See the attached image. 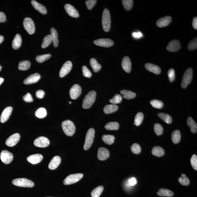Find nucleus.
Segmentation results:
<instances>
[{
	"mask_svg": "<svg viewBox=\"0 0 197 197\" xmlns=\"http://www.w3.org/2000/svg\"><path fill=\"white\" fill-rule=\"evenodd\" d=\"M64 8L66 12L71 17L74 18H78L79 17V13L77 9L71 5L66 4L64 6Z\"/></svg>",
	"mask_w": 197,
	"mask_h": 197,
	"instance_id": "obj_18",
	"label": "nucleus"
},
{
	"mask_svg": "<svg viewBox=\"0 0 197 197\" xmlns=\"http://www.w3.org/2000/svg\"><path fill=\"white\" fill-rule=\"evenodd\" d=\"M122 66L125 72L130 73L131 72V63L128 57L125 56L123 58L122 62Z\"/></svg>",
	"mask_w": 197,
	"mask_h": 197,
	"instance_id": "obj_21",
	"label": "nucleus"
},
{
	"mask_svg": "<svg viewBox=\"0 0 197 197\" xmlns=\"http://www.w3.org/2000/svg\"><path fill=\"white\" fill-rule=\"evenodd\" d=\"M96 45L104 47H110L114 45V41L108 39H96L93 41Z\"/></svg>",
	"mask_w": 197,
	"mask_h": 197,
	"instance_id": "obj_11",
	"label": "nucleus"
},
{
	"mask_svg": "<svg viewBox=\"0 0 197 197\" xmlns=\"http://www.w3.org/2000/svg\"><path fill=\"white\" fill-rule=\"evenodd\" d=\"M6 20L5 14L4 12H0V23H4Z\"/></svg>",
	"mask_w": 197,
	"mask_h": 197,
	"instance_id": "obj_58",
	"label": "nucleus"
},
{
	"mask_svg": "<svg viewBox=\"0 0 197 197\" xmlns=\"http://www.w3.org/2000/svg\"><path fill=\"white\" fill-rule=\"evenodd\" d=\"M168 74L170 82H172L174 81L175 77L174 69L173 68L169 69L168 71Z\"/></svg>",
	"mask_w": 197,
	"mask_h": 197,
	"instance_id": "obj_54",
	"label": "nucleus"
},
{
	"mask_svg": "<svg viewBox=\"0 0 197 197\" xmlns=\"http://www.w3.org/2000/svg\"><path fill=\"white\" fill-rule=\"evenodd\" d=\"M90 64L95 72H99L101 69V65L98 63V61L94 58L90 59Z\"/></svg>",
	"mask_w": 197,
	"mask_h": 197,
	"instance_id": "obj_34",
	"label": "nucleus"
},
{
	"mask_svg": "<svg viewBox=\"0 0 197 197\" xmlns=\"http://www.w3.org/2000/svg\"><path fill=\"white\" fill-rule=\"evenodd\" d=\"M154 131L158 136H160L163 134V126L159 123L155 124L154 125Z\"/></svg>",
	"mask_w": 197,
	"mask_h": 197,
	"instance_id": "obj_47",
	"label": "nucleus"
},
{
	"mask_svg": "<svg viewBox=\"0 0 197 197\" xmlns=\"http://www.w3.org/2000/svg\"><path fill=\"white\" fill-rule=\"evenodd\" d=\"M31 4L34 8L39 11L40 13L45 15L47 13V9L42 4H41L37 1H31Z\"/></svg>",
	"mask_w": 197,
	"mask_h": 197,
	"instance_id": "obj_24",
	"label": "nucleus"
},
{
	"mask_svg": "<svg viewBox=\"0 0 197 197\" xmlns=\"http://www.w3.org/2000/svg\"><path fill=\"white\" fill-rule=\"evenodd\" d=\"M171 22V18L167 16L159 19L157 20L156 25L160 28L166 27L168 26Z\"/></svg>",
	"mask_w": 197,
	"mask_h": 197,
	"instance_id": "obj_20",
	"label": "nucleus"
},
{
	"mask_svg": "<svg viewBox=\"0 0 197 197\" xmlns=\"http://www.w3.org/2000/svg\"><path fill=\"white\" fill-rule=\"evenodd\" d=\"M128 186H133L137 183V181L135 177H131L128 179L127 181Z\"/></svg>",
	"mask_w": 197,
	"mask_h": 197,
	"instance_id": "obj_55",
	"label": "nucleus"
},
{
	"mask_svg": "<svg viewBox=\"0 0 197 197\" xmlns=\"http://www.w3.org/2000/svg\"><path fill=\"white\" fill-rule=\"evenodd\" d=\"M43 158V157L41 154H37L33 155L27 158V160L33 164H37L40 163Z\"/></svg>",
	"mask_w": 197,
	"mask_h": 197,
	"instance_id": "obj_22",
	"label": "nucleus"
},
{
	"mask_svg": "<svg viewBox=\"0 0 197 197\" xmlns=\"http://www.w3.org/2000/svg\"><path fill=\"white\" fill-rule=\"evenodd\" d=\"M31 63L28 60L20 61L18 64V69L20 71H26L31 67Z\"/></svg>",
	"mask_w": 197,
	"mask_h": 197,
	"instance_id": "obj_32",
	"label": "nucleus"
},
{
	"mask_svg": "<svg viewBox=\"0 0 197 197\" xmlns=\"http://www.w3.org/2000/svg\"><path fill=\"white\" fill-rule=\"evenodd\" d=\"M36 116L38 118H44L47 115V112L45 108L41 107L38 109L35 112Z\"/></svg>",
	"mask_w": 197,
	"mask_h": 197,
	"instance_id": "obj_37",
	"label": "nucleus"
},
{
	"mask_svg": "<svg viewBox=\"0 0 197 197\" xmlns=\"http://www.w3.org/2000/svg\"><path fill=\"white\" fill-rule=\"evenodd\" d=\"M1 65H0V71H1Z\"/></svg>",
	"mask_w": 197,
	"mask_h": 197,
	"instance_id": "obj_63",
	"label": "nucleus"
},
{
	"mask_svg": "<svg viewBox=\"0 0 197 197\" xmlns=\"http://www.w3.org/2000/svg\"><path fill=\"white\" fill-rule=\"evenodd\" d=\"M122 3L125 10L129 11L133 7V1L132 0H123Z\"/></svg>",
	"mask_w": 197,
	"mask_h": 197,
	"instance_id": "obj_45",
	"label": "nucleus"
},
{
	"mask_svg": "<svg viewBox=\"0 0 197 197\" xmlns=\"http://www.w3.org/2000/svg\"><path fill=\"white\" fill-rule=\"evenodd\" d=\"M131 150L133 153L135 154H139L141 152V147L139 144L135 143L131 147Z\"/></svg>",
	"mask_w": 197,
	"mask_h": 197,
	"instance_id": "obj_50",
	"label": "nucleus"
},
{
	"mask_svg": "<svg viewBox=\"0 0 197 197\" xmlns=\"http://www.w3.org/2000/svg\"><path fill=\"white\" fill-rule=\"evenodd\" d=\"M193 26L195 30H197V18L196 17H195L194 18H193Z\"/></svg>",
	"mask_w": 197,
	"mask_h": 197,
	"instance_id": "obj_60",
	"label": "nucleus"
},
{
	"mask_svg": "<svg viewBox=\"0 0 197 197\" xmlns=\"http://www.w3.org/2000/svg\"><path fill=\"white\" fill-rule=\"evenodd\" d=\"M21 36L19 34H17L14 37L12 42V47L15 50L18 49L21 46L22 44Z\"/></svg>",
	"mask_w": 197,
	"mask_h": 197,
	"instance_id": "obj_26",
	"label": "nucleus"
},
{
	"mask_svg": "<svg viewBox=\"0 0 197 197\" xmlns=\"http://www.w3.org/2000/svg\"><path fill=\"white\" fill-rule=\"evenodd\" d=\"M83 75L85 77L90 78L92 76V73L86 66H83L82 67Z\"/></svg>",
	"mask_w": 197,
	"mask_h": 197,
	"instance_id": "obj_52",
	"label": "nucleus"
},
{
	"mask_svg": "<svg viewBox=\"0 0 197 197\" xmlns=\"http://www.w3.org/2000/svg\"><path fill=\"white\" fill-rule=\"evenodd\" d=\"M72 67V64L71 61H66L63 65L60 71L59 76L63 77L71 71Z\"/></svg>",
	"mask_w": 197,
	"mask_h": 197,
	"instance_id": "obj_13",
	"label": "nucleus"
},
{
	"mask_svg": "<svg viewBox=\"0 0 197 197\" xmlns=\"http://www.w3.org/2000/svg\"><path fill=\"white\" fill-rule=\"evenodd\" d=\"M95 134V131L93 128H90L87 131L84 145V149L85 150H88L91 147L94 139Z\"/></svg>",
	"mask_w": 197,
	"mask_h": 197,
	"instance_id": "obj_5",
	"label": "nucleus"
},
{
	"mask_svg": "<svg viewBox=\"0 0 197 197\" xmlns=\"http://www.w3.org/2000/svg\"><path fill=\"white\" fill-rule=\"evenodd\" d=\"M120 93L123 95V98L127 99H130L136 97V93L130 90H125L120 91Z\"/></svg>",
	"mask_w": 197,
	"mask_h": 197,
	"instance_id": "obj_31",
	"label": "nucleus"
},
{
	"mask_svg": "<svg viewBox=\"0 0 197 197\" xmlns=\"http://www.w3.org/2000/svg\"><path fill=\"white\" fill-rule=\"evenodd\" d=\"M158 115L161 120L168 124H171L172 122V117L169 114L164 113H160L158 114Z\"/></svg>",
	"mask_w": 197,
	"mask_h": 197,
	"instance_id": "obj_38",
	"label": "nucleus"
},
{
	"mask_svg": "<svg viewBox=\"0 0 197 197\" xmlns=\"http://www.w3.org/2000/svg\"><path fill=\"white\" fill-rule=\"evenodd\" d=\"M152 155L157 157H160L163 156L165 154L164 149L160 147H155L152 150Z\"/></svg>",
	"mask_w": 197,
	"mask_h": 197,
	"instance_id": "obj_35",
	"label": "nucleus"
},
{
	"mask_svg": "<svg viewBox=\"0 0 197 197\" xmlns=\"http://www.w3.org/2000/svg\"><path fill=\"white\" fill-rule=\"evenodd\" d=\"M118 109V106L116 104H108L105 106L103 111L106 114H109L116 112Z\"/></svg>",
	"mask_w": 197,
	"mask_h": 197,
	"instance_id": "obj_27",
	"label": "nucleus"
},
{
	"mask_svg": "<svg viewBox=\"0 0 197 197\" xmlns=\"http://www.w3.org/2000/svg\"><path fill=\"white\" fill-rule=\"evenodd\" d=\"M122 100V96L119 94H116L112 99L109 100V102L113 104H119L121 102Z\"/></svg>",
	"mask_w": 197,
	"mask_h": 197,
	"instance_id": "obj_48",
	"label": "nucleus"
},
{
	"mask_svg": "<svg viewBox=\"0 0 197 197\" xmlns=\"http://www.w3.org/2000/svg\"><path fill=\"white\" fill-rule=\"evenodd\" d=\"M193 77V70L188 68L185 71L182 77L181 86L183 88H187V86L191 82Z\"/></svg>",
	"mask_w": 197,
	"mask_h": 197,
	"instance_id": "obj_6",
	"label": "nucleus"
},
{
	"mask_svg": "<svg viewBox=\"0 0 197 197\" xmlns=\"http://www.w3.org/2000/svg\"><path fill=\"white\" fill-rule=\"evenodd\" d=\"M178 181L179 183L182 185L187 186L190 184V180L184 174H182V177L179 178Z\"/></svg>",
	"mask_w": 197,
	"mask_h": 197,
	"instance_id": "obj_46",
	"label": "nucleus"
},
{
	"mask_svg": "<svg viewBox=\"0 0 197 197\" xmlns=\"http://www.w3.org/2000/svg\"><path fill=\"white\" fill-rule=\"evenodd\" d=\"M69 104H71V103H72V102H71V101H69Z\"/></svg>",
	"mask_w": 197,
	"mask_h": 197,
	"instance_id": "obj_64",
	"label": "nucleus"
},
{
	"mask_svg": "<svg viewBox=\"0 0 197 197\" xmlns=\"http://www.w3.org/2000/svg\"><path fill=\"white\" fill-rule=\"evenodd\" d=\"M34 144L36 147H45L49 145L50 141L47 138L44 136H40L35 140Z\"/></svg>",
	"mask_w": 197,
	"mask_h": 197,
	"instance_id": "obj_12",
	"label": "nucleus"
},
{
	"mask_svg": "<svg viewBox=\"0 0 197 197\" xmlns=\"http://www.w3.org/2000/svg\"><path fill=\"white\" fill-rule=\"evenodd\" d=\"M12 108L11 106L6 107L1 114L0 121L1 123H4L7 121L12 114Z\"/></svg>",
	"mask_w": 197,
	"mask_h": 197,
	"instance_id": "obj_19",
	"label": "nucleus"
},
{
	"mask_svg": "<svg viewBox=\"0 0 197 197\" xmlns=\"http://www.w3.org/2000/svg\"><path fill=\"white\" fill-rule=\"evenodd\" d=\"M0 157L1 161L6 164L10 163L13 159V155L12 153L6 150L1 152Z\"/></svg>",
	"mask_w": 197,
	"mask_h": 197,
	"instance_id": "obj_9",
	"label": "nucleus"
},
{
	"mask_svg": "<svg viewBox=\"0 0 197 197\" xmlns=\"http://www.w3.org/2000/svg\"><path fill=\"white\" fill-rule=\"evenodd\" d=\"M4 40V37L0 35V44Z\"/></svg>",
	"mask_w": 197,
	"mask_h": 197,
	"instance_id": "obj_61",
	"label": "nucleus"
},
{
	"mask_svg": "<svg viewBox=\"0 0 197 197\" xmlns=\"http://www.w3.org/2000/svg\"><path fill=\"white\" fill-rule=\"evenodd\" d=\"M97 2L96 0H87L85 1V4L86 5L87 9L90 10L96 4Z\"/></svg>",
	"mask_w": 197,
	"mask_h": 197,
	"instance_id": "obj_53",
	"label": "nucleus"
},
{
	"mask_svg": "<svg viewBox=\"0 0 197 197\" xmlns=\"http://www.w3.org/2000/svg\"><path fill=\"white\" fill-rule=\"evenodd\" d=\"M98 158L101 161L107 160L109 156V151L106 148L100 147L98 150Z\"/></svg>",
	"mask_w": 197,
	"mask_h": 197,
	"instance_id": "obj_16",
	"label": "nucleus"
},
{
	"mask_svg": "<svg viewBox=\"0 0 197 197\" xmlns=\"http://www.w3.org/2000/svg\"><path fill=\"white\" fill-rule=\"evenodd\" d=\"M144 66L147 71L155 74H159L161 72V68L157 65L151 63H147Z\"/></svg>",
	"mask_w": 197,
	"mask_h": 197,
	"instance_id": "obj_23",
	"label": "nucleus"
},
{
	"mask_svg": "<svg viewBox=\"0 0 197 197\" xmlns=\"http://www.w3.org/2000/svg\"><path fill=\"white\" fill-rule=\"evenodd\" d=\"M111 15L109 9H105L103 10L102 15V25L103 30L109 31L111 28Z\"/></svg>",
	"mask_w": 197,
	"mask_h": 197,
	"instance_id": "obj_3",
	"label": "nucleus"
},
{
	"mask_svg": "<svg viewBox=\"0 0 197 197\" xmlns=\"http://www.w3.org/2000/svg\"><path fill=\"white\" fill-rule=\"evenodd\" d=\"M197 48V38L192 39L188 44V49L190 50H195Z\"/></svg>",
	"mask_w": 197,
	"mask_h": 197,
	"instance_id": "obj_49",
	"label": "nucleus"
},
{
	"mask_svg": "<svg viewBox=\"0 0 197 197\" xmlns=\"http://www.w3.org/2000/svg\"><path fill=\"white\" fill-rule=\"evenodd\" d=\"M157 194L158 196L163 197H172L174 195V193L171 190L164 188L160 189Z\"/></svg>",
	"mask_w": 197,
	"mask_h": 197,
	"instance_id": "obj_30",
	"label": "nucleus"
},
{
	"mask_svg": "<svg viewBox=\"0 0 197 197\" xmlns=\"http://www.w3.org/2000/svg\"><path fill=\"white\" fill-rule=\"evenodd\" d=\"M104 187L103 186H99L96 187L91 192L92 197H99L100 195L102 193Z\"/></svg>",
	"mask_w": 197,
	"mask_h": 197,
	"instance_id": "obj_39",
	"label": "nucleus"
},
{
	"mask_svg": "<svg viewBox=\"0 0 197 197\" xmlns=\"http://www.w3.org/2000/svg\"><path fill=\"white\" fill-rule=\"evenodd\" d=\"M4 82V78H3L2 77H0V85H1V84H2L3 82Z\"/></svg>",
	"mask_w": 197,
	"mask_h": 197,
	"instance_id": "obj_62",
	"label": "nucleus"
},
{
	"mask_svg": "<svg viewBox=\"0 0 197 197\" xmlns=\"http://www.w3.org/2000/svg\"><path fill=\"white\" fill-rule=\"evenodd\" d=\"M83 174H71L67 176L63 181V184L65 185H71L76 183L83 177Z\"/></svg>",
	"mask_w": 197,
	"mask_h": 197,
	"instance_id": "obj_8",
	"label": "nucleus"
},
{
	"mask_svg": "<svg viewBox=\"0 0 197 197\" xmlns=\"http://www.w3.org/2000/svg\"><path fill=\"white\" fill-rule=\"evenodd\" d=\"M23 98L24 101L27 102H31L33 101L32 96L29 93H27L26 95H24Z\"/></svg>",
	"mask_w": 197,
	"mask_h": 197,
	"instance_id": "obj_56",
	"label": "nucleus"
},
{
	"mask_svg": "<svg viewBox=\"0 0 197 197\" xmlns=\"http://www.w3.org/2000/svg\"><path fill=\"white\" fill-rule=\"evenodd\" d=\"M190 163L192 166L195 170H197V156L196 155H193L190 160Z\"/></svg>",
	"mask_w": 197,
	"mask_h": 197,
	"instance_id": "obj_51",
	"label": "nucleus"
},
{
	"mask_svg": "<svg viewBox=\"0 0 197 197\" xmlns=\"http://www.w3.org/2000/svg\"><path fill=\"white\" fill-rule=\"evenodd\" d=\"M20 139V134L18 133H15L8 138L6 141V144L9 147H14L18 143Z\"/></svg>",
	"mask_w": 197,
	"mask_h": 197,
	"instance_id": "obj_14",
	"label": "nucleus"
},
{
	"mask_svg": "<svg viewBox=\"0 0 197 197\" xmlns=\"http://www.w3.org/2000/svg\"><path fill=\"white\" fill-rule=\"evenodd\" d=\"M45 92L42 90H39L36 91V97L39 99H42L45 95Z\"/></svg>",
	"mask_w": 197,
	"mask_h": 197,
	"instance_id": "obj_57",
	"label": "nucleus"
},
{
	"mask_svg": "<svg viewBox=\"0 0 197 197\" xmlns=\"http://www.w3.org/2000/svg\"><path fill=\"white\" fill-rule=\"evenodd\" d=\"M171 140L174 143L177 144L180 141L181 135L180 131L179 130H176L173 132L171 134Z\"/></svg>",
	"mask_w": 197,
	"mask_h": 197,
	"instance_id": "obj_33",
	"label": "nucleus"
},
{
	"mask_svg": "<svg viewBox=\"0 0 197 197\" xmlns=\"http://www.w3.org/2000/svg\"><path fill=\"white\" fill-rule=\"evenodd\" d=\"M12 183L17 186L27 188H31L34 185V184L32 181L23 178L13 179L12 181Z\"/></svg>",
	"mask_w": 197,
	"mask_h": 197,
	"instance_id": "obj_4",
	"label": "nucleus"
},
{
	"mask_svg": "<svg viewBox=\"0 0 197 197\" xmlns=\"http://www.w3.org/2000/svg\"><path fill=\"white\" fill-rule=\"evenodd\" d=\"M144 114L142 112H138L135 117L134 124L136 126H139L140 125L144 120Z\"/></svg>",
	"mask_w": 197,
	"mask_h": 197,
	"instance_id": "obj_40",
	"label": "nucleus"
},
{
	"mask_svg": "<svg viewBox=\"0 0 197 197\" xmlns=\"http://www.w3.org/2000/svg\"><path fill=\"white\" fill-rule=\"evenodd\" d=\"M96 92L93 90L88 93L84 98L82 102V108L84 109H89L93 105L96 99Z\"/></svg>",
	"mask_w": 197,
	"mask_h": 197,
	"instance_id": "obj_1",
	"label": "nucleus"
},
{
	"mask_svg": "<svg viewBox=\"0 0 197 197\" xmlns=\"http://www.w3.org/2000/svg\"><path fill=\"white\" fill-rule=\"evenodd\" d=\"M51 57L50 54H45V55H37L36 57V60L38 63H41L48 60Z\"/></svg>",
	"mask_w": 197,
	"mask_h": 197,
	"instance_id": "obj_43",
	"label": "nucleus"
},
{
	"mask_svg": "<svg viewBox=\"0 0 197 197\" xmlns=\"http://www.w3.org/2000/svg\"><path fill=\"white\" fill-rule=\"evenodd\" d=\"M82 93V88L80 85L75 84L71 87L69 93L71 98L72 99H76L80 96Z\"/></svg>",
	"mask_w": 197,
	"mask_h": 197,
	"instance_id": "obj_10",
	"label": "nucleus"
},
{
	"mask_svg": "<svg viewBox=\"0 0 197 197\" xmlns=\"http://www.w3.org/2000/svg\"><path fill=\"white\" fill-rule=\"evenodd\" d=\"M105 128L107 130H116L119 129V124L116 122H109L105 125Z\"/></svg>",
	"mask_w": 197,
	"mask_h": 197,
	"instance_id": "obj_42",
	"label": "nucleus"
},
{
	"mask_svg": "<svg viewBox=\"0 0 197 197\" xmlns=\"http://www.w3.org/2000/svg\"><path fill=\"white\" fill-rule=\"evenodd\" d=\"M62 127L65 134L68 136H72L75 132V125L69 120H65L62 123Z\"/></svg>",
	"mask_w": 197,
	"mask_h": 197,
	"instance_id": "obj_2",
	"label": "nucleus"
},
{
	"mask_svg": "<svg viewBox=\"0 0 197 197\" xmlns=\"http://www.w3.org/2000/svg\"><path fill=\"white\" fill-rule=\"evenodd\" d=\"M61 162V158L59 156H55L53 157L49 163V169L51 170L56 169L59 166Z\"/></svg>",
	"mask_w": 197,
	"mask_h": 197,
	"instance_id": "obj_25",
	"label": "nucleus"
},
{
	"mask_svg": "<svg viewBox=\"0 0 197 197\" xmlns=\"http://www.w3.org/2000/svg\"><path fill=\"white\" fill-rule=\"evenodd\" d=\"M50 33L54 47H56L58 46L59 42L58 33L55 28H52L50 29Z\"/></svg>",
	"mask_w": 197,
	"mask_h": 197,
	"instance_id": "obj_28",
	"label": "nucleus"
},
{
	"mask_svg": "<svg viewBox=\"0 0 197 197\" xmlns=\"http://www.w3.org/2000/svg\"><path fill=\"white\" fill-rule=\"evenodd\" d=\"M133 36L136 39H139L143 36V35L140 32H134L133 33Z\"/></svg>",
	"mask_w": 197,
	"mask_h": 197,
	"instance_id": "obj_59",
	"label": "nucleus"
},
{
	"mask_svg": "<svg viewBox=\"0 0 197 197\" xmlns=\"http://www.w3.org/2000/svg\"><path fill=\"white\" fill-rule=\"evenodd\" d=\"M23 25L25 29L29 34H34L35 31L34 23L31 18L26 17L24 20Z\"/></svg>",
	"mask_w": 197,
	"mask_h": 197,
	"instance_id": "obj_7",
	"label": "nucleus"
},
{
	"mask_svg": "<svg viewBox=\"0 0 197 197\" xmlns=\"http://www.w3.org/2000/svg\"><path fill=\"white\" fill-rule=\"evenodd\" d=\"M187 124L190 127V131L193 133H196L197 131V123L191 117H189L187 120Z\"/></svg>",
	"mask_w": 197,
	"mask_h": 197,
	"instance_id": "obj_29",
	"label": "nucleus"
},
{
	"mask_svg": "<svg viewBox=\"0 0 197 197\" xmlns=\"http://www.w3.org/2000/svg\"><path fill=\"white\" fill-rule=\"evenodd\" d=\"M52 42V38L51 35L50 34L44 37L41 47L43 49L45 48L48 47Z\"/></svg>",
	"mask_w": 197,
	"mask_h": 197,
	"instance_id": "obj_41",
	"label": "nucleus"
},
{
	"mask_svg": "<svg viewBox=\"0 0 197 197\" xmlns=\"http://www.w3.org/2000/svg\"><path fill=\"white\" fill-rule=\"evenodd\" d=\"M181 47V44L179 41L177 39H174L169 42L166 47V49L168 51L175 52L179 50Z\"/></svg>",
	"mask_w": 197,
	"mask_h": 197,
	"instance_id": "obj_15",
	"label": "nucleus"
},
{
	"mask_svg": "<svg viewBox=\"0 0 197 197\" xmlns=\"http://www.w3.org/2000/svg\"><path fill=\"white\" fill-rule=\"evenodd\" d=\"M102 139L105 143L111 145L114 142L115 137L112 135H104L102 136Z\"/></svg>",
	"mask_w": 197,
	"mask_h": 197,
	"instance_id": "obj_36",
	"label": "nucleus"
},
{
	"mask_svg": "<svg viewBox=\"0 0 197 197\" xmlns=\"http://www.w3.org/2000/svg\"><path fill=\"white\" fill-rule=\"evenodd\" d=\"M40 78V74L38 73L31 74L24 80L23 83L26 85L35 83L39 81Z\"/></svg>",
	"mask_w": 197,
	"mask_h": 197,
	"instance_id": "obj_17",
	"label": "nucleus"
},
{
	"mask_svg": "<svg viewBox=\"0 0 197 197\" xmlns=\"http://www.w3.org/2000/svg\"><path fill=\"white\" fill-rule=\"evenodd\" d=\"M150 103L152 107L156 109H161L163 106V103L161 101L157 99L152 100Z\"/></svg>",
	"mask_w": 197,
	"mask_h": 197,
	"instance_id": "obj_44",
	"label": "nucleus"
}]
</instances>
